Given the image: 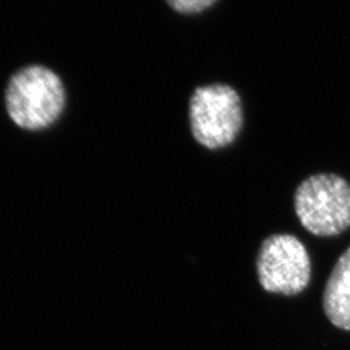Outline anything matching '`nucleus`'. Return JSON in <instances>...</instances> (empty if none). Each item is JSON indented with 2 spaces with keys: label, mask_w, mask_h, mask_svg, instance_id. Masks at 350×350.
<instances>
[{
  "label": "nucleus",
  "mask_w": 350,
  "mask_h": 350,
  "mask_svg": "<svg viewBox=\"0 0 350 350\" xmlns=\"http://www.w3.org/2000/svg\"><path fill=\"white\" fill-rule=\"evenodd\" d=\"M5 107L13 122L26 130L52 125L63 113L65 88L49 68L33 65L13 75L5 92Z\"/></svg>",
  "instance_id": "1"
},
{
  "label": "nucleus",
  "mask_w": 350,
  "mask_h": 350,
  "mask_svg": "<svg viewBox=\"0 0 350 350\" xmlns=\"http://www.w3.org/2000/svg\"><path fill=\"white\" fill-rule=\"evenodd\" d=\"M295 211L310 234L332 238L350 227V185L331 173L312 175L295 192Z\"/></svg>",
  "instance_id": "2"
},
{
  "label": "nucleus",
  "mask_w": 350,
  "mask_h": 350,
  "mask_svg": "<svg viewBox=\"0 0 350 350\" xmlns=\"http://www.w3.org/2000/svg\"><path fill=\"white\" fill-rule=\"evenodd\" d=\"M188 117L193 138L208 150L234 143L244 125L240 95L224 83L196 88L189 99Z\"/></svg>",
  "instance_id": "3"
},
{
  "label": "nucleus",
  "mask_w": 350,
  "mask_h": 350,
  "mask_svg": "<svg viewBox=\"0 0 350 350\" xmlns=\"http://www.w3.org/2000/svg\"><path fill=\"white\" fill-rule=\"evenodd\" d=\"M261 287L284 296H296L309 286L312 262L299 239L289 234H274L265 239L256 258Z\"/></svg>",
  "instance_id": "4"
},
{
  "label": "nucleus",
  "mask_w": 350,
  "mask_h": 350,
  "mask_svg": "<svg viewBox=\"0 0 350 350\" xmlns=\"http://www.w3.org/2000/svg\"><path fill=\"white\" fill-rule=\"evenodd\" d=\"M323 310L332 325L350 331V247L340 256L327 280Z\"/></svg>",
  "instance_id": "5"
},
{
  "label": "nucleus",
  "mask_w": 350,
  "mask_h": 350,
  "mask_svg": "<svg viewBox=\"0 0 350 350\" xmlns=\"http://www.w3.org/2000/svg\"><path fill=\"white\" fill-rule=\"evenodd\" d=\"M215 1L217 0H166L172 10L185 14L202 12L212 7Z\"/></svg>",
  "instance_id": "6"
}]
</instances>
